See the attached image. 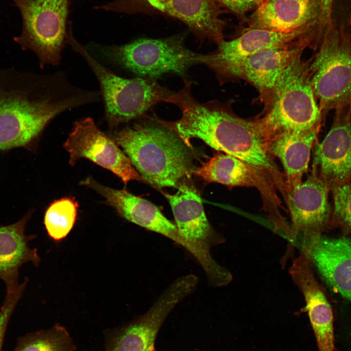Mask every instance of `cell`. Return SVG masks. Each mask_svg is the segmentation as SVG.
<instances>
[{
	"label": "cell",
	"mask_w": 351,
	"mask_h": 351,
	"mask_svg": "<svg viewBox=\"0 0 351 351\" xmlns=\"http://www.w3.org/2000/svg\"><path fill=\"white\" fill-rule=\"evenodd\" d=\"M75 91L62 73L40 75L0 69V151L34 152L47 126L76 108Z\"/></svg>",
	"instance_id": "obj_1"
},
{
	"label": "cell",
	"mask_w": 351,
	"mask_h": 351,
	"mask_svg": "<svg viewBox=\"0 0 351 351\" xmlns=\"http://www.w3.org/2000/svg\"><path fill=\"white\" fill-rule=\"evenodd\" d=\"M183 81L182 88L165 101L178 107L181 117L166 123L190 147V139L198 138L217 151L265 170L280 193L284 192V175L267 151L257 121L239 117L218 101L198 102L192 94V82L186 79Z\"/></svg>",
	"instance_id": "obj_2"
},
{
	"label": "cell",
	"mask_w": 351,
	"mask_h": 351,
	"mask_svg": "<svg viewBox=\"0 0 351 351\" xmlns=\"http://www.w3.org/2000/svg\"><path fill=\"white\" fill-rule=\"evenodd\" d=\"M110 137L144 180L157 188H178L194 172L191 147L164 120L151 118Z\"/></svg>",
	"instance_id": "obj_3"
},
{
	"label": "cell",
	"mask_w": 351,
	"mask_h": 351,
	"mask_svg": "<svg viewBox=\"0 0 351 351\" xmlns=\"http://www.w3.org/2000/svg\"><path fill=\"white\" fill-rule=\"evenodd\" d=\"M299 52L280 76L265 102L262 117L256 119L264 137L288 131L320 129L324 116L311 83L310 60Z\"/></svg>",
	"instance_id": "obj_4"
},
{
	"label": "cell",
	"mask_w": 351,
	"mask_h": 351,
	"mask_svg": "<svg viewBox=\"0 0 351 351\" xmlns=\"http://www.w3.org/2000/svg\"><path fill=\"white\" fill-rule=\"evenodd\" d=\"M66 44L85 61L98 79L104 105L105 118L112 129L144 117L154 106L174 93L153 79L126 78L105 67L75 38L72 25L69 27Z\"/></svg>",
	"instance_id": "obj_5"
},
{
	"label": "cell",
	"mask_w": 351,
	"mask_h": 351,
	"mask_svg": "<svg viewBox=\"0 0 351 351\" xmlns=\"http://www.w3.org/2000/svg\"><path fill=\"white\" fill-rule=\"evenodd\" d=\"M184 40L185 35L180 34L163 39L140 38L122 45L90 42L86 46L98 60L153 79L167 73L184 76L197 64L196 53L185 46Z\"/></svg>",
	"instance_id": "obj_6"
},
{
	"label": "cell",
	"mask_w": 351,
	"mask_h": 351,
	"mask_svg": "<svg viewBox=\"0 0 351 351\" xmlns=\"http://www.w3.org/2000/svg\"><path fill=\"white\" fill-rule=\"evenodd\" d=\"M310 60L311 83L319 109L330 111L351 103V25L332 21Z\"/></svg>",
	"instance_id": "obj_7"
},
{
	"label": "cell",
	"mask_w": 351,
	"mask_h": 351,
	"mask_svg": "<svg viewBox=\"0 0 351 351\" xmlns=\"http://www.w3.org/2000/svg\"><path fill=\"white\" fill-rule=\"evenodd\" d=\"M22 20L20 36L14 40L24 50L32 51L39 66L58 65L69 32L70 0H12Z\"/></svg>",
	"instance_id": "obj_8"
},
{
	"label": "cell",
	"mask_w": 351,
	"mask_h": 351,
	"mask_svg": "<svg viewBox=\"0 0 351 351\" xmlns=\"http://www.w3.org/2000/svg\"><path fill=\"white\" fill-rule=\"evenodd\" d=\"M177 189L174 195H163L171 206L178 233L195 250V258L204 270L209 284L220 285L228 278L229 271L214 259L210 249L224 243L225 239L211 226L195 188L184 182Z\"/></svg>",
	"instance_id": "obj_9"
},
{
	"label": "cell",
	"mask_w": 351,
	"mask_h": 351,
	"mask_svg": "<svg viewBox=\"0 0 351 351\" xmlns=\"http://www.w3.org/2000/svg\"><path fill=\"white\" fill-rule=\"evenodd\" d=\"M318 28L308 26L288 32L265 29H246L239 37L217 43L214 51L206 54H196L195 60L214 71L219 83L234 80L235 73L247 58L262 50L301 43L314 42Z\"/></svg>",
	"instance_id": "obj_10"
},
{
	"label": "cell",
	"mask_w": 351,
	"mask_h": 351,
	"mask_svg": "<svg viewBox=\"0 0 351 351\" xmlns=\"http://www.w3.org/2000/svg\"><path fill=\"white\" fill-rule=\"evenodd\" d=\"M117 13L161 14L184 23L200 41L217 44L224 39L225 10L214 0H114L94 7Z\"/></svg>",
	"instance_id": "obj_11"
},
{
	"label": "cell",
	"mask_w": 351,
	"mask_h": 351,
	"mask_svg": "<svg viewBox=\"0 0 351 351\" xmlns=\"http://www.w3.org/2000/svg\"><path fill=\"white\" fill-rule=\"evenodd\" d=\"M197 277L189 274L175 280L143 315L110 332L103 351H155L157 333L174 308L193 292Z\"/></svg>",
	"instance_id": "obj_12"
},
{
	"label": "cell",
	"mask_w": 351,
	"mask_h": 351,
	"mask_svg": "<svg viewBox=\"0 0 351 351\" xmlns=\"http://www.w3.org/2000/svg\"><path fill=\"white\" fill-rule=\"evenodd\" d=\"M194 173L208 183L230 187H252L260 192L265 210L274 231L286 232L289 226L279 212L280 201L276 186L265 170L230 155L218 153L194 170Z\"/></svg>",
	"instance_id": "obj_13"
},
{
	"label": "cell",
	"mask_w": 351,
	"mask_h": 351,
	"mask_svg": "<svg viewBox=\"0 0 351 351\" xmlns=\"http://www.w3.org/2000/svg\"><path fill=\"white\" fill-rule=\"evenodd\" d=\"M63 147L69 154L71 166L86 158L113 173L124 185L132 180H144L120 147L100 131L90 117L74 122Z\"/></svg>",
	"instance_id": "obj_14"
},
{
	"label": "cell",
	"mask_w": 351,
	"mask_h": 351,
	"mask_svg": "<svg viewBox=\"0 0 351 351\" xmlns=\"http://www.w3.org/2000/svg\"><path fill=\"white\" fill-rule=\"evenodd\" d=\"M330 191L318 175L312 170L307 179L288 192L285 201L291 219V245L298 238L302 242L321 235L332 224V211L328 199Z\"/></svg>",
	"instance_id": "obj_15"
},
{
	"label": "cell",
	"mask_w": 351,
	"mask_h": 351,
	"mask_svg": "<svg viewBox=\"0 0 351 351\" xmlns=\"http://www.w3.org/2000/svg\"><path fill=\"white\" fill-rule=\"evenodd\" d=\"M312 171L330 191L351 180V103L334 110L331 128L315 150Z\"/></svg>",
	"instance_id": "obj_16"
},
{
	"label": "cell",
	"mask_w": 351,
	"mask_h": 351,
	"mask_svg": "<svg viewBox=\"0 0 351 351\" xmlns=\"http://www.w3.org/2000/svg\"><path fill=\"white\" fill-rule=\"evenodd\" d=\"M79 184L102 195L106 204L113 207L120 217L169 238L188 251L190 250L191 246L181 237L176 225L151 202L125 189H115L104 186L90 176L81 180Z\"/></svg>",
	"instance_id": "obj_17"
},
{
	"label": "cell",
	"mask_w": 351,
	"mask_h": 351,
	"mask_svg": "<svg viewBox=\"0 0 351 351\" xmlns=\"http://www.w3.org/2000/svg\"><path fill=\"white\" fill-rule=\"evenodd\" d=\"M292 281L303 294L319 351H333V314L323 290L316 279L313 265L301 249L289 270Z\"/></svg>",
	"instance_id": "obj_18"
},
{
	"label": "cell",
	"mask_w": 351,
	"mask_h": 351,
	"mask_svg": "<svg viewBox=\"0 0 351 351\" xmlns=\"http://www.w3.org/2000/svg\"><path fill=\"white\" fill-rule=\"evenodd\" d=\"M301 249L326 283L351 302V239L318 235L302 242Z\"/></svg>",
	"instance_id": "obj_19"
},
{
	"label": "cell",
	"mask_w": 351,
	"mask_h": 351,
	"mask_svg": "<svg viewBox=\"0 0 351 351\" xmlns=\"http://www.w3.org/2000/svg\"><path fill=\"white\" fill-rule=\"evenodd\" d=\"M321 0H262L247 17V29L288 32L298 28L321 27Z\"/></svg>",
	"instance_id": "obj_20"
},
{
	"label": "cell",
	"mask_w": 351,
	"mask_h": 351,
	"mask_svg": "<svg viewBox=\"0 0 351 351\" xmlns=\"http://www.w3.org/2000/svg\"><path fill=\"white\" fill-rule=\"evenodd\" d=\"M320 129L284 131L264 138L268 152L283 165L287 195L302 182Z\"/></svg>",
	"instance_id": "obj_21"
},
{
	"label": "cell",
	"mask_w": 351,
	"mask_h": 351,
	"mask_svg": "<svg viewBox=\"0 0 351 351\" xmlns=\"http://www.w3.org/2000/svg\"><path fill=\"white\" fill-rule=\"evenodd\" d=\"M308 46L309 44L301 43L258 52L241 63L235 73L234 80L240 78L249 81L258 90L265 102L291 60Z\"/></svg>",
	"instance_id": "obj_22"
},
{
	"label": "cell",
	"mask_w": 351,
	"mask_h": 351,
	"mask_svg": "<svg viewBox=\"0 0 351 351\" xmlns=\"http://www.w3.org/2000/svg\"><path fill=\"white\" fill-rule=\"evenodd\" d=\"M33 214L29 211L20 220L12 224L0 226V279L4 282L7 293L19 287V269L31 262L38 266L40 261L37 250L29 246L35 235H26L25 227Z\"/></svg>",
	"instance_id": "obj_23"
},
{
	"label": "cell",
	"mask_w": 351,
	"mask_h": 351,
	"mask_svg": "<svg viewBox=\"0 0 351 351\" xmlns=\"http://www.w3.org/2000/svg\"><path fill=\"white\" fill-rule=\"evenodd\" d=\"M78 204L74 197H65L47 208L43 223L49 237L55 242L64 239L72 230L78 217Z\"/></svg>",
	"instance_id": "obj_24"
},
{
	"label": "cell",
	"mask_w": 351,
	"mask_h": 351,
	"mask_svg": "<svg viewBox=\"0 0 351 351\" xmlns=\"http://www.w3.org/2000/svg\"><path fill=\"white\" fill-rule=\"evenodd\" d=\"M76 346L66 328L56 324L20 337L14 351H75Z\"/></svg>",
	"instance_id": "obj_25"
},
{
	"label": "cell",
	"mask_w": 351,
	"mask_h": 351,
	"mask_svg": "<svg viewBox=\"0 0 351 351\" xmlns=\"http://www.w3.org/2000/svg\"><path fill=\"white\" fill-rule=\"evenodd\" d=\"M331 191L333 197L332 222L351 233V180Z\"/></svg>",
	"instance_id": "obj_26"
},
{
	"label": "cell",
	"mask_w": 351,
	"mask_h": 351,
	"mask_svg": "<svg viewBox=\"0 0 351 351\" xmlns=\"http://www.w3.org/2000/svg\"><path fill=\"white\" fill-rule=\"evenodd\" d=\"M28 278L25 277L18 289L12 292L6 293L0 311V351H2L5 333L10 318L25 290Z\"/></svg>",
	"instance_id": "obj_27"
},
{
	"label": "cell",
	"mask_w": 351,
	"mask_h": 351,
	"mask_svg": "<svg viewBox=\"0 0 351 351\" xmlns=\"http://www.w3.org/2000/svg\"><path fill=\"white\" fill-rule=\"evenodd\" d=\"M321 27L325 32L332 22V12L335 10L351 19V0H321Z\"/></svg>",
	"instance_id": "obj_28"
},
{
	"label": "cell",
	"mask_w": 351,
	"mask_h": 351,
	"mask_svg": "<svg viewBox=\"0 0 351 351\" xmlns=\"http://www.w3.org/2000/svg\"><path fill=\"white\" fill-rule=\"evenodd\" d=\"M262 0H214L222 8H224L244 23L247 19V14L255 10Z\"/></svg>",
	"instance_id": "obj_29"
}]
</instances>
